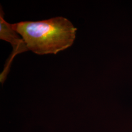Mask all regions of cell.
I'll return each mask as SVG.
<instances>
[{
    "instance_id": "cell-1",
    "label": "cell",
    "mask_w": 132,
    "mask_h": 132,
    "mask_svg": "<svg viewBox=\"0 0 132 132\" xmlns=\"http://www.w3.org/2000/svg\"><path fill=\"white\" fill-rule=\"evenodd\" d=\"M28 50L38 54H57L70 47L76 38V28L63 17L40 21H25L12 24Z\"/></svg>"
},
{
    "instance_id": "cell-2",
    "label": "cell",
    "mask_w": 132,
    "mask_h": 132,
    "mask_svg": "<svg viewBox=\"0 0 132 132\" xmlns=\"http://www.w3.org/2000/svg\"><path fill=\"white\" fill-rule=\"evenodd\" d=\"M4 15V13L2 10V7H1L0 38L2 40L10 42L13 47V51L1 76V81L2 82L5 81V77L9 72L10 64L14 57L19 53L28 51L23 39L20 37L19 36L20 34L13 28L12 24H10L5 21Z\"/></svg>"
}]
</instances>
